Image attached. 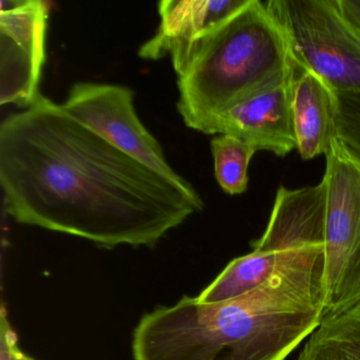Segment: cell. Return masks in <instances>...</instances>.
<instances>
[{"label":"cell","mask_w":360,"mask_h":360,"mask_svg":"<svg viewBox=\"0 0 360 360\" xmlns=\"http://www.w3.org/2000/svg\"><path fill=\"white\" fill-rule=\"evenodd\" d=\"M0 186L22 224L105 248H153L204 202L120 150L39 94L0 125Z\"/></svg>","instance_id":"6da1fadb"},{"label":"cell","mask_w":360,"mask_h":360,"mask_svg":"<svg viewBox=\"0 0 360 360\" xmlns=\"http://www.w3.org/2000/svg\"><path fill=\"white\" fill-rule=\"evenodd\" d=\"M323 250H309L237 298L184 296L153 309L134 330V360H285L323 319Z\"/></svg>","instance_id":"7a4b0ae2"},{"label":"cell","mask_w":360,"mask_h":360,"mask_svg":"<svg viewBox=\"0 0 360 360\" xmlns=\"http://www.w3.org/2000/svg\"><path fill=\"white\" fill-rule=\"evenodd\" d=\"M169 56L178 75L179 113L187 127L203 134L219 115L299 70L285 34L259 0H248Z\"/></svg>","instance_id":"3957f363"},{"label":"cell","mask_w":360,"mask_h":360,"mask_svg":"<svg viewBox=\"0 0 360 360\" xmlns=\"http://www.w3.org/2000/svg\"><path fill=\"white\" fill-rule=\"evenodd\" d=\"M326 159L324 317L360 301V158L336 138Z\"/></svg>","instance_id":"277c9868"},{"label":"cell","mask_w":360,"mask_h":360,"mask_svg":"<svg viewBox=\"0 0 360 360\" xmlns=\"http://www.w3.org/2000/svg\"><path fill=\"white\" fill-rule=\"evenodd\" d=\"M300 70L311 71L335 92H360V32L338 0L265 1Z\"/></svg>","instance_id":"5b68a950"},{"label":"cell","mask_w":360,"mask_h":360,"mask_svg":"<svg viewBox=\"0 0 360 360\" xmlns=\"http://www.w3.org/2000/svg\"><path fill=\"white\" fill-rule=\"evenodd\" d=\"M134 92L119 85L77 83L62 107L69 115L113 146L180 184H188L168 164L163 148L134 108Z\"/></svg>","instance_id":"8992f818"},{"label":"cell","mask_w":360,"mask_h":360,"mask_svg":"<svg viewBox=\"0 0 360 360\" xmlns=\"http://www.w3.org/2000/svg\"><path fill=\"white\" fill-rule=\"evenodd\" d=\"M49 4L41 0L0 3V103L22 108L39 96L46 58Z\"/></svg>","instance_id":"52a82bcc"},{"label":"cell","mask_w":360,"mask_h":360,"mask_svg":"<svg viewBox=\"0 0 360 360\" xmlns=\"http://www.w3.org/2000/svg\"><path fill=\"white\" fill-rule=\"evenodd\" d=\"M297 73L281 85L252 96L219 115L204 134L235 136L257 151L286 157L297 149L292 117V92Z\"/></svg>","instance_id":"ba28073f"},{"label":"cell","mask_w":360,"mask_h":360,"mask_svg":"<svg viewBox=\"0 0 360 360\" xmlns=\"http://www.w3.org/2000/svg\"><path fill=\"white\" fill-rule=\"evenodd\" d=\"M248 0H163L155 37L142 45L139 56L158 60L174 48L193 41L243 7Z\"/></svg>","instance_id":"9c48e42d"},{"label":"cell","mask_w":360,"mask_h":360,"mask_svg":"<svg viewBox=\"0 0 360 360\" xmlns=\"http://www.w3.org/2000/svg\"><path fill=\"white\" fill-rule=\"evenodd\" d=\"M336 94L311 71L297 73L292 92V117L297 149L303 160L326 155L337 138Z\"/></svg>","instance_id":"30bf717a"},{"label":"cell","mask_w":360,"mask_h":360,"mask_svg":"<svg viewBox=\"0 0 360 360\" xmlns=\"http://www.w3.org/2000/svg\"><path fill=\"white\" fill-rule=\"evenodd\" d=\"M321 245L323 244L314 243L294 248L252 250L250 254L233 259L198 299L201 302L214 303L248 294L286 265Z\"/></svg>","instance_id":"8fae6325"},{"label":"cell","mask_w":360,"mask_h":360,"mask_svg":"<svg viewBox=\"0 0 360 360\" xmlns=\"http://www.w3.org/2000/svg\"><path fill=\"white\" fill-rule=\"evenodd\" d=\"M297 360H360V301L326 316Z\"/></svg>","instance_id":"7c38bea8"},{"label":"cell","mask_w":360,"mask_h":360,"mask_svg":"<svg viewBox=\"0 0 360 360\" xmlns=\"http://www.w3.org/2000/svg\"><path fill=\"white\" fill-rule=\"evenodd\" d=\"M214 176L224 193L242 195L248 191V167L257 153L248 143L227 134H219L210 142Z\"/></svg>","instance_id":"4fadbf2b"},{"label":"cell","mask_w":360,"mask_h":360,"mask_svg":"<svg viewBox=\"0 0 360 360\" xmlns=\"http://www.w3.org/2000/svg\"><path fill=\"white\" fill-rule=\"evenodd\" d=\"M335 94L337 138L360 158V92Z\"/></svg>","instance_id":"5bb4252c"},{"label":"cell","mask_w":360,"mask_h":360,"mask_svg":"<svg viewBox=\"0 0 360 360\" xmlns=\"http://www.w3.org/2000/svg\"><path fill=\"white\" fill-rule=\"evenodd\" d=\"M0 360H37L20 349L18 335L10 324L4 305L0 314Z\"/></svg>","instance_id":"9a60e30c"},{"label":"cell","mask_w":360,"mask_h":360,"mask_svg":"<svg viewBox=\"0 0 360 360\" xmlns=\"http://www.w3.org/2000/svg\"><path fill=\"white\" fill-rule=\"evenodd\" d=\"M345 18L360 32V0H338Z\"/></svg>","instance_id":"2e32d148"}]
</instances>
